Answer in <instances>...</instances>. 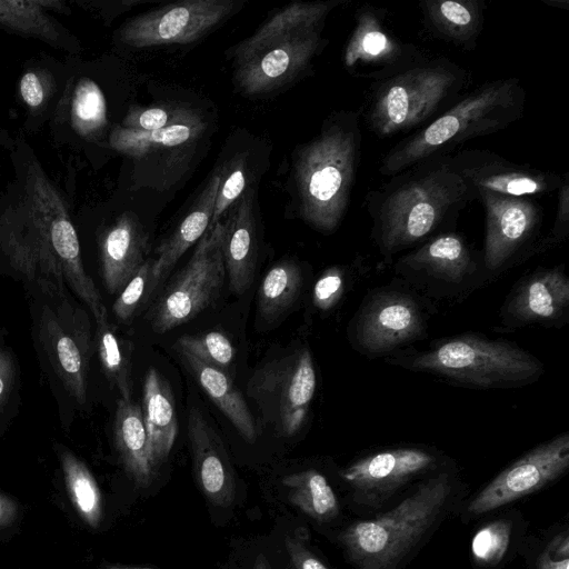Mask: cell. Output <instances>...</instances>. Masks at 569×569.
Here are the masks:
<instances>
[{
	"mask_svg": "<svg viewBox=\"0 0 569 569\" xmlns=\"http://www.w3.org/2000/svg\"><path fill=\"white\" fill-rule=\"evenodd\" d=\"M323 46L321 28L272 40L234 63V81L244 94L269 93L295 80Z\"/></svg>",
	"mask_w": 569,
	"mask_h": 569,
	"instance_id": "4fadbf2b",
	"label": "cell"
},
{
	"mask_svg": "<svg viewBox=\"0 0 569 569\" xmlns=\"http://www.w3.org/2000/svg\"><path fill=\"white\" fill-rule=\"evenodd\" d=\"M422 328L418 305L407 295L386 291L375 295L360 310L355 335L362 350L381 355L416 339Z\"/></svg>",
	"mask_w": 569,
	"mask_h": 569,
	"instance_id": "2e32d148",
	"label": "cell"
},
{
	"mask_svg": "<svg viewBox=\"0 0 569 569\" xmlns=\"http://www.w3.org/2000/svg\"><path fill=\"white\" fill-rule=\"evenodd\" d=\"M486 210L485 264L503 267L529 240L539 223L537 206L526 199L478 191Z\"/></svg>",
	"mask_w": 569,
	"mask_h": 569,
	"instance_id": "e0dca14e",
	"label": "cell"
},
{
	"mask_svg": "<svg viewBox=\"0 0 569 569\" xmlns=\"http://www.w3.org/2000/svg\"><path fill=\"white\" fill-rule=\"evenodd\" d=\"M538 569H569V558H555L546 548L538 560Z\"/></svg>",
	"mask_w": 569,
	"mask_h": 569,
	"instance_id": "bcb514c9",
	"label": "cell"
},
{
	"mask_svg": "<svg viewBox=\"0 0 569 569\" xmlns=\"http://www.w3.org/2000/svg\"><path fill=\"white\" fill-rule=\"evenodd\" d=\"M456 495L450 472L433 475L392 509L350 525L340 537L348 558L356 569H399L445 518Z\"/></svg>",
	"mask_w": 569,
	"mask_h": 569,
	"instance_id": "7a4b0ae2",
	"label": "cell"
},
{
	"mask_svg": "<svg viewBox=\"0 0 569 569\" xmlns=\"http://www.w3.org/2000/svg\"><path fill=\"white\" fill-rule=\"evenodd\" d=\"M136 569H150V568H136Z\"/></svg>",
	"mask_w": 569,
	"mask_h": 569,
	"instance_id": "816d5d0a",
	"label": "cell"
},
{
	"mask_svg": "<svg viewBox=\"0 0 569 569\" xmlns=\"http://www.w3.org/2000/svg\"><path fill=\"white\" fill-rule=\"evenodd\" d=\"M427 26L453 43L471 48L482 26V8L475 0H427L421 2Z\"/></svg>",
	"mask_w": 569,
	"mask_h": 569,
	"instance_id": "f546056e",
	"label": "cell"
},
{
	"mask_svg": "<svg viewBox=\"0 0 569 569\" xmlns=\"http://www.w3.org/2000/svg\"><path fill=\"white\" fill-rule=\"evenodd\" d=\"M20 92L24 102L30 107H38L43 101V89L33 72H27L20 82Z\"/></svg>",
	"mask_w": 569,
	"mask_h": 569,
	"instance_id": "f6af8a7d",
	"label": "cell"
},
{
	"mask_svg": "<svg viewBox=\"0 0 569 569\" xmlns=\"http://www.w3.org/2000/svg\"><path fill=\"white\" fill-rule=\"evenodd\" d=\"M223 221L208 230L191 258L158 297L148 313L152 330L164 333L193 319L219 296L226 269Z\"/></svg>",
	"mask_w": 569,
	"mask_h": 569,
	"instance_id": "ba28073f",
	"label": "cell"
},
{
	"mask_svg": "<svg viewBox=\"0 0 569 569\" xmlns=\"http://www.w3.org/2000/svg\"><path fill=\"white\" fill-rule=\"evenodd\" d=\"M525 100L518 79L488 82L393 147L380 171L398 173L469 139L501 130L521 117Z\"/></svg>",
	"mask_w": 569,
	"mask_h": 569,
	"instance_id": "277c9868",
	"label": "cell"
},
{
	"mask_svg": "<svg viewBox=\"0 0 569 569\" xmlns=\"http://www.w3.org/2000/svg\"><path fill=\"white\" fill-rule=\"evenodd\" d=\"M60 461L72 505L86 523L97 528L102 516V499L94 477L88 467L67 449L60 450Z\"/></svg>",
	"mask_w": 569,
	"mask_h": 569,
	"instance_id": "836d02e7",
	"label": "cell"
},
{
	"mask_svg": "<svg viewBox=\"0 0 569 569\" xmlns=\"http://www.w3.org/2000/svg\"><path fill=\"white\" fill-rule=\"evenodd\" d=\"M431 160L370 202L375 238L383 253L425 240L477 196L450 157Z\"/></svg>",
	"mask_w": 569,
	"mask_h": 569,
	"instance_id": "6da1fadb",
	"label": "cell"
},
{
	"mask_svg": "<svg viewBox=\"0 0 569 569\" xmlns=\"http://www.w3.org/2000/svg\"><path fill=\"white\" fill-rule=\"evenodd\" d=\"M194 108L191 107H149L133 108L123 121V128L142 131H153L188 117Z\"/></svg>",
	"mask_w": 569,
	"mask_h": 569,
	"instance_id": "f35d334b",
	"label": "cell"
},
{
	"mask_svg": "<svg viewBox=\"0 0 569 569\" xmlns=\"http://www.w3.org/2000/svg\"><path fill=\"white\" fill-rule=\"evenodd\" d=\"M462 71L445 62L416 66L385 80L375 92L368 123L380 137L421 124L461 89Z\"/></svg>",
	"mask_w": 569,
	"mask_h": 569,
	"instance_id": "8992f818",
	"label": "cell"
},
{
	"mask_svg": "<svg viewBox=\"0 0 569 569\" xmlns=\"http://www.w3.org/2000/svg\"><path fill=\"white\" fill-rule=\"evenodd\" d=\"M17 512L13 501L0 493V527L9 525Z\"/></svg>",
	"mask_w": 569,
	"mask_h": 569,
	"instance_id": "7dc6e473",
	"label": "cell"
},
{
	"mask_svg": "<svg viewBox=\"0 0 569 569\" xmlns=\"http://www.w3.org/2000/svg\"><path fill=\"white\" fill-rule=\"evenodd\" d=\"M227 212L222 240L224 269L229 288L241 295L251 286L258 257L253 190L243 192Z\"/></svg>",
	"mask_w": 569,
	"mask_h": 569,
	"instance_id": "ac0fdd59",
	"label": "cell"
},
{
	"mask_svg": "<svg viewBox=\"0 0 569 569\" xmlns=\"http://www.w3.org/2000/svg\"><path fill=\"white\" fill-rule=\"evenodd\" d=\"M96 347L102 370L124 400H131V357L132 345L120 337L109 322L108 316L96 321Z\"/></svg>",
	"mask_w": 569,
	"mask_h": 569,
	"instance_id": "4dcf8cb0",
	"label": "cell"
},
{
	"mask_svg": "<svg viewBox=\"0 0 569 569\" xmlns=\"http://www.w3.org/2000/svg\"><path fill=\"white\" fill-rule=\"evenodd\" d=\"M401 52L400 43L382 24L379 13L375 9H361L347 42L345 66H390L399 60Z\"/></svg>",
	"mask_w": 569,
	"mask_h": 569,
	"instance_id": "f1b7e54d",
	"label": "cell"
},
{
	"mask_svg": "<svg viewBox=\"0 0 569 569\" xmlns=\"http://www.w3.org/2000/svg\"><path fill=\"white\" fill-rule=\"evenodd\" d=\"M16 376L14 360L4 346L0 345V415L10 397Z\"/></svg>",
	"mask_w": 569,
	"mask_h": 569,
	"instance_id": "7bdbcfd3",
	"label": "cell"
},
{
	"mask_svg": "<svg viewBox=\"0 0 569 569\" xmlns=\"http://www.w3.org/2000/svg\"><path fill=\"white\" fill-rule=\"evenodd\" d=\"M399 263L420 276L448 282H461L475 269V261L466 241L453 232L429 239L399 260Z\"/></svg>",
	"mask_w": 569,
	"mask_h": 569,
	"instance_id": "603a6c76",
	"label": "cell"
},
{
	"mask_svg": "<svg viewBox=\"0 0 569 569\" xmlns=\"http://www.w3.org/2000/svg\"><path fill=\"white\" fill-rule=\"evenodd\" d=\"M247 181V158L243 156H238L226 169H221L220 183L208 230L213 229L222 216L243 194Z\"/></svg>",
	"mask_w": 569,
	"mask_h": 569,
	"instance_id": "74e56055",
	"label": "cell"
},
{
	"mask_svg": "<svg viewBox=\"0 0 569 569\" xmlns=\"http://www.w3.org/2000/svg\"><path fill=\"white\" fill-rule=\"evenodd\" d=\"M343 287V271L337 267L327 269L313 286V305L320 310L331 309L340 299Z\"/></svg>",
	"mask_w": 569,
	"mask_h": 569,
	"instance_id": "60d3db41",
	"label": "cell"
},
{
	"mask_svg": "<svg viewBox=\"0 0 569 569\" xmlns=\"http://www.w3.org/2000/svg\"><path fill=\"white\" fill-rule=\"evenodd\" d=\"M220 178L221 169L214 171L187 216L157 248L152 272L159 282L167 277L179 258L208 231Z\"/></svg>",
	"mask_w": 569,
	"mask_h": 569,
	"instance_id": "cb8c5ba5",
	"label": "cell"
},
{
	"mask_svg": "<svg viewBox=\"0 0 569 569\" xmlns=\"http://www.w3.org/2000/svg\"><path fill=\"white\" fill-rule=\"evenodd\" d=\"M108 569H127V568L117 567V566H110V567H108Z\"/></svg>",
	"mask_w": 569,
	"mask_h": 569,
	"instance_id": "f907efd6",
	"label": "cell"
},
{
	"mask_svg": "<svg viewBox=\"0 0 569 569\" xmlns=\"http://www.w3.org/2000/svg\"><path fill=\"white\" fill-rule=\"evenodd\" d=\"M438 457L420 448H396L366 456L341 471L365 505H377L417 477L435 470Z\"/></svg>",
	"mask_w": 569,
	"mask_h": 569,
	"instance_id": "5bb4252c",
	"label": "cell"
},
{
	"mask_svg": "<svg viewBox=\"0 0 569 569\" xmlns=\"http://www.w3.org/2000/svg\"><path fill=\"white\" fill-rule=\"evenodd\" d=\"M140 407L148 436L150 463L156 473L174 445L178 420L172 389L153 367L144 375Z\"/></svg>",
	"mask_w": 569,
	"mask_h": 569,
	"instance_id": "44dd1931",
	"label": "cell"
},
{
	"mask_svg": "<svg viewBox=\"0 0 569 569\" xmlns=\"http://www.w3.org/2000/svg\"><path fill=\"white\" fill-rule=\"evenodd\" d=\"M302 286L301 269L292 260L276 263L258 289V311L267 321L284 315L297 300Z\"/></svg>",
	"mask_w": 569,
	"mask_h": 569,
	"instance_id": "d6a6232c",
	"label": "cell"
},
{
	"mask_svg": "<svg viewBox=\"0 0 569 569\" xmlns=\"http://www.w3.org/2000/svg\"><path fill=\"white\" fill-rule=\"evenodd\" d=\"M558 194L556 219L552 229L553 239L557 241L566 238L569 227V178L568 173L562 178Z\"/></svg>",
	"mask_w": 569,
	"mask_h": 569,
	"instance_id": "b9f144b4",
	"label": "cell"
},
{
	"mask_svg": "<svg viewBox=\"0 0 569 569\" xmlns=\"http://www.w3.org/2000/svg\"><path fill=\"white\" fill-rule=\"evenodd\" d=\"M200 387L247 442L257 439V427L248 405L228 373L177 350Z\"/></svg>",
	"mask_w": 569,
	"mask_h": 569,
	"instance_id": "d4e9b609",
	"label": "cell"
},
{
	"mask_svg": "<svg viewBox=\"0 0 569 569\" xmlns=\"http://www.w3.org/2000/svg\"><path fill=\"white\" fill-rule=\"evenodd\" d=\"M242 6L238 0H184L141 13L127 22L121 40L130 47L193 42L226 21Z\"/></svg>",
	"mask_w": 569,
	"mask_h": 569,
	"instance_id": "8fae6325",
	"label": "cell"
},
{
	"mask_svg": "<svg viewBox=\"0 0 569 569\" xmlns=\"http://www.w3.org/2000/svg\"><path fill=\"white\" fill-rule=\"evenodd\" d=\"M317 386L312 356L299 349L259 369L248 385L264 420L284 437L303 427Z\"/></svg>",
	"mask_w": 569,
	"mask_h": 569,
	"instance_id": "9c48e42d",
	"label": "cell"
},
{
	"mask_svg": "<svg viewBox=\"0 0 569 569\" xmlns=\"http://www.w3.org/2000/svg\"><path fill=\"white\" fill-rule=\"evenodd\" d=\"M50 240L64 282L89 307L96 321L108 316L99 290L83 269L72 223L63 217L54 219L50 224Z\"/></svg>",
	"mask_w": 569,
	"mask_h": 569,
	"instance_id": "83f0119b",
	"label": "cell"
},
{
	"mask_svg": "<svg viewBox=\"0 0 569 569\" xmlns=\"http://www.w3.org/2000/svg\"><path fill=\"white\" fill-rule=\"evenodd\" d=\"M545 2H547L550 6H556L558 8L561 7V4H563L565 7H568V1H566V0H562V1L558 2V3H556L553 0H551V1H546L545 0Z\"/></svg>",
	"mask_w": 569,
	"mask_h": 569,
	"instance_id": "681fc988",
	"label": "cell"
},
{
	"mask_svg": "<svg viewBox=\"0 0 569 569\" xmlns=\"http://www.w3.org/2000/svg\"><path fill=\"white\" fill-rule=\"evenodd\" d=\"M174 347L176 350H183L201 362L226 372L233 361L236 351L229 338L216 330L182 336L176 341Z\"/></svg>",
	"mask_w": 569,
	"mask_h": 569,
	"instance_id": "e575fe53",
	"label": "cell"
},
{
	"mask_svg": "<svg viewBox=\"0 0 569 569\" xmlns=\"http://www.w3.org/2000/svg\"><path fill=\"white\" fill-rule=\"evenodd\" d=\"M113 440L128 475L137 486L142 488L149 486L154 472L150 463L148 436L139 403L122 398L118 400L113 420Z\"/></svg>",
	"mask_w": 569,
	"mask_h": 569,
	"instance_id": "484cf974",
	"label": "cell"
},
{
	"mask_svg": "<svg viewBox=\"0 0 569 569\" xmlns=\"http://www.w3.org/2000/svg\"><path fill=\"white\" fill-rule=\"evenodd\" d=\"M360 148L357 117L330 118L321 132L303 144L295 160L300 216L313 228L331 232L347 210Z\"/></svg>",
	"mask_w": 569,
	"mask_h": 569,
	"instance_id": "3957f363",
	"label": "cell"
},
{
	"mask_svg": "<svg viewBox=\"0 0 569 569\" xmlns=\"http://www.w3.org/2000/svg\"><path fill=\"white\" fill-rule=\"evenodd\" d=\"M511 537L507 520H495L481 527L472 538L473 559L486 566L497 565L506 555Z\"/></svg>",
	"mask_w": 569,
	"mask_h": 569,
	"instance_id": "8d00e7d4",
	"label": "cell"
},
{
	"mask_svg": "<svg viewBox=\"0 0 569 569\" xmlns=\"http://www.w3.org/2000/svg\"><path fill=\"white\" fill-rule=\"evenodd\" d=\"M286 546L296 569H328V567L299 540L287 537Z\"/></svg>",
	"mask_w": 569,
	"mask_h": 569,
	"instance_id": "ee69618b",
	"label": "cell"
},
{
	"mask_svg": "<svg viewBox=\"0 0 569 569\" xmlns=\"http://www.w3.org/2000/svg\"><path fill=\"white\" fill-rule=\"evenodd\" d=\"M461 178L476 192L525 198L558 189L562 178L510 162L485 150H465L450 157Z\"/></svg>",
	"mask_w": 569,
	"mask_h": 569,
	"instance_id": "9a60e30c",
	"label": "cell"
},
{
	"mask_svg": "<svg viewBox=\"0 0 569 569\" xmlns=\"http://www.w3.org/2000/svg\"><path fill=\"white\" fill-rule=\"evenodd\" d=\"M148 236L136 216L124 213L101 240V273L106 289L113 295L123 289L146 261Z\"/></svg>",
	"mask_w": 569,
	"mask_h": 569,
	"instance_id": "ffe728a7",
	"label": "cell"
},
{
	"mask_svg": "<svg viewBox=\"0 0 569 569\" xmlns=\"http://www.w3.org/2000/svg\"><path fill=\"white\" fill-rule=\"evenodd\" d=\"M288 489L289 500L310 518L328 521L339 511L338 498L327 478L309 469L289 475L282 479Z\"/></svg>",
	"mask_w": 569,
	"mask_h": 569,
	"instance_id": "1f68e13d",
	"label": "cell"
},
{
	"mask_svg": "<svg viewBox=\"0 0 569 569\" xmlns=\"http://www.w3.org/2000/svg\"><path fill=\"white\" fill-rule=\"evenodd\" d=\"M152 263L153 259H147L120 291L112 306V311L118 320L122 322L131 321L137 310L159 283L153 276Z\"/></svg>",
	"mask_w": 569,
	"mask_h": 569,
	"instance_id": "d590c367",
	"label": "cell"
},
{
	"mask_svg": "<svg viewBox=\"0 0 569 569\" xmlns=\"http://www.w3.org/2000/svg\"><path fill=\"white\" fill-rule=\"evenodd\" d=\"M340 1L293 2L267 19L250 37L239 42L233 50L234 63L243 60L263 44L293 32L322 28L328 13Z\"/></svg>",
	"mask_w": 569,
	"mask_h": 569,
	"instance_id": "4316f807",
	"label": "cell"
},
{
	"mask_svg": "<svg viewBox=\"0 0 569 569\" xmlns=\"http://www.w3.org/2000/svg\"><path fill=\"white\" fill-rule=\"evenodd\" d=\"M568 467L569 436L565 432L533 448L500 472L469 502L467 515L482 516L532 493L559 478Z\"/></svg>",
	"mask_w": 569,
	"mask_h": 569,
	"instance_id": "7c38bea8",
	"label": "cell"
},
{
	"mask_svg": "<svg viewBox=\"0 0 569 569\" xmlns=\"http://www.w3.org/2000/svg\"><path fill=\"white\" fill-rule=\"evenodd\" d=\"M209 119L200 110L168 127L142 131L119 127L111 144L142 169V184L169 189L190 168L209 136Z\"/></svg>",
	"mask_w": 569,
	"mask_h": 569,
	"instance_id": "52a82bcc",
	"label": "cell"
},
{
	"mask_svg": "<svg viewBox=\"0 0 569 569\" xmlns=\"http://www.w3.org/2000/svg\"><path fill=\"white\" fill-rule=\"evenodd\" d=\"M408 362L413 370L438 373L478 388L523 385L542 372V365L530 353L509 342L477 336L435 343Z\"/></svg>",
	"mask_w": 569,
	"mask_h": 569,
	"instance_id": "5b68a950",
	"label": "cell"
},
{
	"mask_svg": "<svg viewBox=\"0 0 569 569\" xmlns=\"http://www.w3.org/2000/svg\"><path fill=\"white\" fill-rule=\"evenodd\" d=\"M254 569H269V565L263 556H259Z\"/></svg>",
	"mask_w": 569,
	"mask_h": 569,
	"instance_id": "c3c4849f",
	"label": "cell"
},
{
	"mask_svg": "<svg viewBox=\"0 0 569 569\" xmlns=\"http://www.w3.org/2000/svg\"><path fill=\"white\" fill-rule=\"evenodd\" d=\"M187 431L201 488L211 500L220 502L230 488V470L221 440L196 407L189 411Z\"/></svg>",
	"mask_w": 569,
	"mask_h": 569,
	"instance_id": "7402d4cb",
	"label": "cell"
},
{
	"mask_svg": "<svg viewBox=\"0 0 569 569\" xmlns=\"http://www.w3.org/2000/svg\"><path fill=\"white\" fill-rule=\"evenodd\" d=\"M569 306V280L560 268L545 269L522 280L505 307V316L517 325L551 323Z\"/></svg>",
	"mask_w": 569,
	"mask_h": 569,
	"instance_id": "d6986e66",
	"label": "cell"
},
{
	"mask_svg": "<svg viewBox=\"0 0 569 569\" xmlns=\"http://www.w3.org/2000/svg\"><path fill=\"white\" fill-rule=\"evenodd\" d=\"M76 118L86 129H96L106 121V103L99 87L90 81H82L73 101Z\"/></svg>",
	"mask_w": 569,
	"mask_h": 569,
	"instance_id": "ab89813d",
	"label": "cell"
},
{
	"mask_svg": "<svg viewBox=\"0 0 569 569\" xmlns=\"http://www.w3.org/2000/svg\"><path fill=\"white\" fill-rule=\"evenodd\" d=\"M64 296L41 310L39 338L54 373L73 400L87 401L88 373L92 353L87 313L69 303Z\"/></svg>",
	"mask_w": 569,
	"mask_h": 569,
	"instance_id": "30bf717a",
	"label": "cell"
}]
</instances>
